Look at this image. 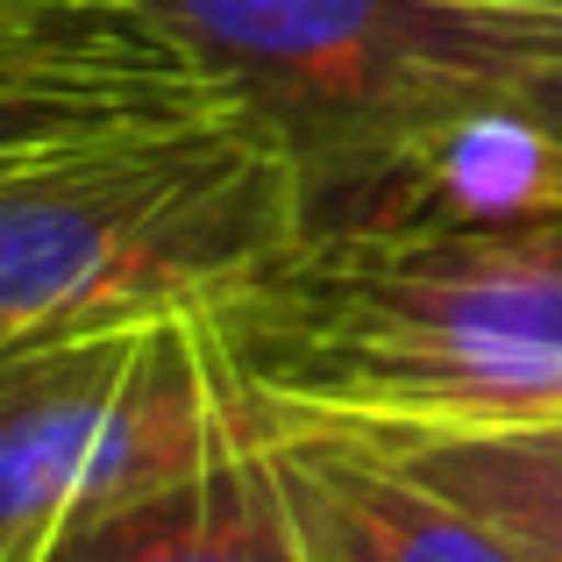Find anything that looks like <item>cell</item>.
<instances>
[{
    "instance_id": "12",
    "label": "cell",
    "mask_w": 562,
    "mask_h": 562,
    "mask_svg": "<svg viewBox=\"0 0 562 562\" xmlns=\"http://www.w3.org/2000/svg\"><path fill=\"white\" fill-rule=\"evenodd\" d=\"M0 8H29V0H0Z\"/></svg>"
},
{
    "instance_id": "9",
    "label": "cell",
    "mask_w": 562,
    "mask_h": 562,
    "mask_svg": "<svg viewBox=\"0 0 562 562\" xmlns=\"http://www.w3.org/2000/svg\"><path fill=\"white\" fill-rule=\"evenodd\" d=\"M449 29V50L477 71L562 65V0H427Z\"/></svg>"
},
{
    "instance_id": "1",
    "label": "cell",
    "mask_w": 562,
    "mask_h": 562,
    "mask_svg": "<svg viewBox=\"0 0 562 562\" xmlns=\"http://www.w3.org/2000/svg\"><path fill=\"white\" fill-rule=\"evenodd\" d=\"M292 420H562V257L513 235H300L206 306Z\"/></svg>"
},
{
    "instance_id": "10",
    "label": "cell",
    "mask_w": 562,
    "mask_h": 562,
    "mask_svg": "<svg viewBox=\"0 0 562 562\" xmlns=\"http://www.w3.org/2000/svg\"><path fill=\"white\" fill-rule=\"evenodd\" d=\"M498 86H506L513 108L535 114V122L562 143V65H520V71H498Z\"/></svg>"
},
{
    "instance_id": "3",
    "label": "cell",
    "mask_w": 562,
    "mask_h": 562,
    "mask_svg": "<svg viewBox=\"0 0 562 562\" xmlns=\"http://www.w3.org/2000/svg\"><path fill=\"white\" fill-rule=\"evenodd\" d=\"M243 398L206 306L0 342V562L200 477Z\"/></svg>"
},
{
    "instance_id": "5",
    "label": "cell",
    "mask_w": 562,
    "mask_h": 562,
    "mask_svg": "<svg viewBox=\"0 0 562 562\" xmlns=\"http://www.w3.org/2000/svg\"><path fill=\"white\" fill-rule=\"evenodd\" d=\"M228 114L136 0L0 8V165Z\"/></svg>"
},
{
    "instance_id": "8",
    "label": "cell",
    "mask_w": 562,
    "mask_h": 562,
    "mask_svg": "<svg viewBox=\"0 0 562 562\" xmlns=\"http://www.w3.org/2000/svg\"><path fill=\"white\" fill-rule=\"evenodd\" d=\"M200 527H206V470L171 492L128 498L114 513L65 527L36 562H200Z\"/></svg>"
},
{
    "instance_id": "11",
    "label": "cell",
    "mask_w": 562,
    "mask_h": 562,
    "mask_svg": "<svg viewBox=\"0 0 562 562\" xmlns=\"http://www.w3.org/2000/svg\"><path fill=\"white\" fill-rule=\"evenodd\" d=\"M527 235H535V243L549 249V257H562V221H541V228H527Z\"/></svg>"
},
{
    "instance_id": "4",
    "label": "cell",
    "mask_w": 562,
    "mask_h": 562,
    "mask_svg": "<svg viewBox=\"0 0 562 562\" xmlns=\"http://www.w3.org/2000/svg\"><path fill=\"white\" fill-rule=\"evenodd\" d=\"M300 171V228L498 93L427 0H136Z\"/></svg>"
},
{
    "instance_id": "7",
    "label": "cell",
    "mask_w": 562,
    "mask_h": 562,
    "mask_svg": "<svg viewBox=\"0 0 562 562\" xmlns=\"http://www.w3.org/2000/svg\"><path fill=\"white\" fill-rule=\"evenodd\" d=\"M349 427V420H335ZM441 498L484 520L520 562H562V420L357 427Z\"/></svg>"
},
{
    "instance_id": "2",
    "label": "cell",
    "mask_w": 562,
    "mask_h": 562,
    "mask_svg": "<svg viewBox=\"0 0 562 562\" xmlns=\"http://www.w3.org/2000/svg\"><path fill=\"white\" fill-rule=\"evenodd\" d=\"M300 243V171L243 114L0 165V342L200 314Z\"/></svg>"
},
{
    "instance_id": "6",
    "label": "cell",
    "mask_w": 562,
    "mask_h": 562,
    "mask_svg": "<svg viewBox=\"0 0 562 562\" xmlns=\"http://www.w3.org/2000/svg\"><path fill=\"white\" fill-rule=\"evenodd\" d=\"M300 562H520L371 435L257 406Z\"/></svg>"
}]
</instances>
